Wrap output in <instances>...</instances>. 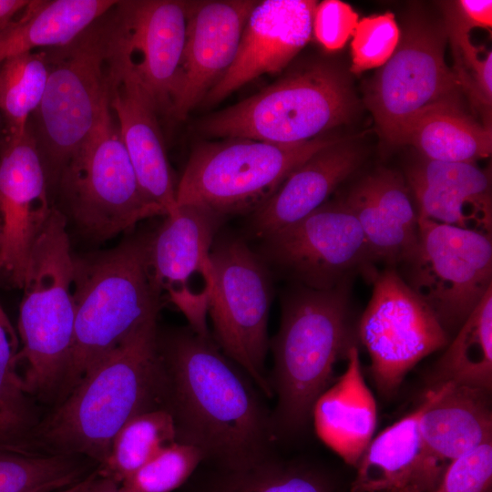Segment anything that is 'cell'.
Listing matches in <instances>:
<instances>
[{
	"instance_id": "6da1fadb",
	"label": "cell",
	"mask_w": 492,
	"mask_h": 492,
	"mask_svg": "<svg viewBox=\"0 0 492 492\" xmlns=\"http://www.w3.org/2000/svg\"><path fill=\"white\" fill-rule=\"evenodd\" d=\"M162 409L176 441L197 447L212 468L242 469L272 456V415L261 391L211 336L187 327L159 331Z\"/></svg>"
},
{
	"instance_id": "7a4b0ae2",
	"label": "cell",
	"mask_w": 492,
	"mask_h": 492,
	"mask_svg": "<svg viewBox=\"0 0 492 492\" xmlns=\"http://www.w3.org/2000/svg\"><path fill=\"white\" fill-rule=\"evenodd\" d=\"M163 368L158 319L102 357L40 423L31 450L83 456L97 466L132 417L162 408Z\"/></svg>"
},
{
	"instance_id": "3957f363",
	"label": "cell",
	"mask_w": 492,
	"mask_h": 492,
	"mask_svg": "<svg viewBox=\"0 0 492 492\" xmlns=\"http://www.w3.org/2000/svg\"><path fill=\"white\" fill-rule=\"evenodd\" d=\"M323 290L297 284L282 302L277 334L270 342V378L277 405L275 436L302 429L318 397L328 388L333 367L355 344L350 319V282Z\"/></svg>"
},
{
	"instance_id": "277c9868",
	"label": "cell",
	"mask_w": 492,
	"mask_h": 492,
	"mask_svg": "<svg viewBox=\"0 0 492 492\" xmlns=\"http://www.w3.org/2000/svg\"><path fill=\"white\" fill-rule=\"evenodd\" d=\"M149 237L138 233L108 250L74 254L75 330L61 396L133 332L158 319L161 297L149 272Z\"/></svg>"
},
{
	"instance_id": "5b68a950",
	"label": "cell",
	"mask_w": 492,
	"mask_h": 492,
	"mask_svg": "<svg viewBox=\"0 0 492 492\" xmlns=\"http://www.w3.org/2000/svg\"><path fill=\"white\" fill-rule=\"evenodd\" d=\"M74 254L67 220L53 208L31 251L17 323V370L32 397L59 395L67 374L76 319Z\"/></svg>"
},
{
	"instance_id": "8992f818",
	"label": "cell",
	"mask_w": 492,
	"mask_h": 492,
	"mask_svg": "<svg viewBox=\"0 0 492 492\" xmlns=\"http://www.w3.org/2000/svg\"><path fill=\"white\" fill-rule=\"evenodd\" d=\"M355 106L347 75L332 62L317 60L205 118L199 129L210 138L297 144L348 121Z\"/></svg>"
},
{
	"instance_id": "52a82bcc",
	"label": "cell",
	"mask_w": 492,
	"mask_h": 492,
	"mask_svg": "<svg viewBox=\"0 0 492 492\" xmlns=\"http://www.w3.org/2000/svg\"><path fill=\"white\" fill-rule=\"evenodd\" d=\"M50 71L32 127L48 183L95 128L108 101L105 15L71 43L46 49Z\"/></svg>"
},
{
	"instance_id": "ba28073f",
	"label": "cell",
	"mask_w": 492,
	"mask_h": 492,
	"mask_svg": "<svg viewBox=\"0 0 492 492\" xmlns=\"http://www.w3.org/2000/svg\"><path fill=\"white\" fill-rule=\"evenodd\" d=\"M339 138L318 137L297 144L246 138L198 145L177 189V205H199L224 217L251 214L285 179L319 150Z\"/></svg>"
},
{
	"instance_id": "9c48e42d",
	"label": "cell",
	"mask_w": 492,
	"mask_h": 492,
	"mask_svg": "<svg viewBox=\"0 0 492 492\" xmlns=\"http://www.w3.org/2000/svg\"><path fill=\"white\" fill-rule=\"evenodd\" d=\"M56 185L70 220L95 242L128 231L148 218L163 216L140 190L108 97L95 128L66 165Z\"/></svg>"
},
{
	"instance_id": "30bf717a",
	"label": "cell",
	"mask_w": 492,
	"mask_h": 492,
	"mask_svg": "<svg viewBox=\"0 0 492 492\" xmlns=\"http://www.w3.org/2000/svg\"><path fill=\"white\" fill-rule=\"evenodd\" d=\"M210 261L213 285L208 314L214 342L264 396L272 398L265 369L272 299L269 267L244 240L231 237L215 239Z\"/></svg>"
},
{
	"instance_id": "8fae6325",
	"label": "cell",
	"mask_w": 492,
	"mask_h": 492,
	"mask_svg": "<svg viewBox=\"0 0 492 492\" xmlns=\"http://www.w3.org/2000/svg\"><path fill=\"white\" fill-rule=\"evenodd\" d=\"M445 34L411 26L365 91V103L381 134L402 145L421 116L440 108H462L460 84L445 60Z\"/></svg>"
},
{
	"instance_id": "7c38bea8",
	"label": "cell",
	"mask_w": 492,
	"mask_h": 492,
	"mask_svg": "<svg viewBox=\"0 0 492 492\" xmlns=\"http://www.w3.org/2000/svg\"><path fill=\"white\" fill-rule=\"evenodd\" d=\"M402 276L447 331L492 288L491 235L418 217V242Z\"/></svg>"
},
{
	"instance_id": "4fadbf2b",
	"label": "cell",
	"mask_w": 492,
	"mask_h": 492,
	"mask_svg": "<svg viewBox=\"0 0 492 492\" xmlns=\"http://www.w3.org/2000/svg\"><path fill=\"white\" fill-rule=\"evenodd\" d=\"M189 1L126 0L105 15L107 62L169 114L186 39Z\"/></svg>"
},
{
	"instance_id": "5bb4252c",
	"label": "cell",
	"mask_w": 492,
	"mask_h": 492,
	"mask_svg": "<svg viewBox=\"0 0 492 492\" xmlns=\"http://www.w3.org/2000/svg\"><path fill=\"white\" fill-rule=\"evenodd\" d=\"M258 253L299 285L323 290L375 272L360 224L343 199L327 200L298 221L261 240Z\"/></svg>"
},
{
	"instance_id": "9a60e30c",
	"label": "cell",
	"mask_w": 492,
	"mask_h": 492,
	"mask_svg": "<svg viewBox=\"0 0 492 492\" xmlns=\"http://www.w3.org/2000/svg\"><path fill=\"white\" fill-rule=\"evenodd\" d=\"M358 335L367 349L378 391L393 395L422 359L446 346L447 331L395 268L376 271Z\"/></svg>"
},
{
	"instance_id": "2e32d148",
	"label": "cell",
	"mask_w": 492,
	"mask_h": 492,
	"mask_svg": "<svg viewBox=\"0 0 492 492\" xmlns=\"http://www.w3.org/2000/svg\"><path fill=\"white\" fill-rule=\"evenodd\" d=\"M226 217L199 205H179L149 232L148 261L159 294L185 316L196 333L210 336L207 317L212 290L210 254Z\"/></svg>"
},
{
	"instance_id": "e0dca14e",
	"label": "cell",
	"mask_w": 492,
	"mask_h": 492,
	"mask_svg": "<svg viewBox=\"0 0 492 492\" xmlns=\"http://www.w3.org/2000/svg\"><path fill=\"white\" fill-rule=\"evenodd\" d=\"M30 125L0 142V282L22 289L33 246L53 207Z\"/></svg>"
},
{
	"instance_id": "ac0fdd59",
	"label": "cell",
	"mask_w": 492,
	"mask_h": 492,
	"mask_svg": "<svg viewBox=\"0 0 492 492\" xmlns=\"http://www.w3.org/2000/svg\"><path fill=\"white\" fill-rule=\"evenodd\" d=\"M317 1H257L245 23L233 63L202 102L212 106L251 80L282 71L313 34Z\"/></svg>"
},
{
	"instance_id": "d6986e66",
	"label": "cell",
	"mask_w": 492,
	"mask_h": 492,
	"mask_svg": "<svg viewBox=\"0 0 492 492\" xmlns=\"http://www.w3.org/2000/svg\"><path fill=\"white\" fill-rule=\"evenodd\" d=\"M255 0L189 1L186 39L169 114L186 118L233 63Z\"/></svg>"
},
{
	"instance_id": "ffe728a7",
	"label": "cell",
	"mask_w": 492,
	"mask_h": 492,
	"mask_svg": "<svg viewBox=\"0 0 492 492\" xmlns=\"http://www.w3.org/2000/svg\"><path fill=\"white\" fill-rule=\"evenodd\" d=\"M108 94L140 190L166 216L178 206V182L168 159L158 112L134 78L108 67Z\"/></svg>"
},
{
	"instance_id": "44dd1931",
	"label": "cell",
	"mask_w": 492,
	"mask_h": 492,
	"mask_svg": "<svg viewBox=\"0 0 492 492\" xmlns=\"http://www.w3.org/2000/svg\"><path fill=\"white\" fill-rule=\"evenodd\" d=\"M489 394L451 383L426 392L422 401L419 430L432 486L439 483L453 461L492 442Z\"/></svg>"
},
{
	"instance_id": "7402d4cb",
	"label": "cell",
	"mask_w": 492,
	"mask_h": 492,
	"mask_svg": "<svg viewBox=\"0 0 492 492\" xmlns=\"http://www.w3.org/2000/svg\"><path fill=\"white\" fill-rule=\"evenodd\" d=\"M342 199L357 219L374 263L395 268L412 257L418 242V212L398 173L378 169Z\"/></svg>"
},
{
	"instance_id": "603a6c76",
	"label": "cell",
	"mask_w": 492,
	"mask_h": 492,
	"mask_svg": "<svg viewBox=\"0 0 492 492\" xmlns=\"http://www.w3.org/2000/svg\"><path fill=\"white\" fill-rule=\"evenodd\" d=\"M418 217L491 235L490 172L475 163L423 159L407 171Z\"/></svg>"
},
{
	"instance_id": "cb8c5ba5",
	"label": "cell",
	"mask_w": 492,
	"mask_h": 492,
	"mask_svg": "<svg viewBox=\"0 0 492 492\" xmlns=\"http://www.w3.org/2000/svg\"><path fill=\"white\" fill-rule=\"evenodd\" d=\"M362 159L361 149L343 139L319 150L296 168L273 195L250 215L248 235L261 240L304 218L329 200Z\"/></svg>"
},
{
	"instance_id": "d4e9b609",
	"label": "cell",
	"mask_w": 492,
	"mask_h": 492,
	"mask_svg": "<svg viewBox=\"0 0 492 492\" xmlns=\"http://www.w3.org/2000/svg\"><path fill=\"white\" fill-rule=\"evenodd\" d=\"M346 360L345 372L318 397L312 416L319 438L355 466L373 439L377 411L363 376L356 344L349 348Z\"/></svg>"
},
{
	"instance_id": "484cf974",
	"label": "cell",
	"mask_w": 492,
	"mask_h": 492,
	"mask_svg": "<svg viewBox=\"0 0 492 492\" xmlns=\"http://www.w3.org/2000/svg\"><path fill=\"white\" fill-rule=\"evenodd\" d=\"M422 403L383 430L363 453L351 492L415 489L423 478L426 456L420 430Z\"/></svg>"
},
{
	"instance_id": "4316f807",
	"label": "cell",
	"mask_w": 492,
	"mask_h": 492,
	"mask_svg": "<svg viewBox=\"0 0 492 492\" xmlns=\"http://www.w3.org/2000/svg\"><path fill=\"white\" fill-rule=\"evenodd\" d=\"M115 0H34L0 33V64L35 49L64 46L105 15Z\"/></svg>"
},
{
	"instance_id": "83f0119b",
	"label": "cell",
	"mask_w": 492,
	"mask_h": 492,
	"mask_svg": "<svg viewBox=\"0 0 492 492\" xmlns=\"http://www.w3.org/2000/svg\"><path fill=\"white\" fill-rule=\"evenodd\" d=\"M405 144L414 146L429 160L475 163L491 155L492 132L463 108H440L415 120L404 136Z\"/></svg>"
},
{
	"instance_id": "f1b7e54d",
	"label": "cell",
	"mask_w": 492,
	"mask_h": 492,
	"mask_svg": "<svg viewBox=\"0 0 492 492\" xmlns=\"http://www.w3.org/2000/svg\"><path fill=\"white\" fill-rule=\"evenodd\" d=\"M446 383L491 392L492 288L459 327L433 369L430 388Z\"/></svg>"
},
{
	"instance_id": "f546056e",
	"label": "cell",
	"mask_w": 492,
	"mask_h": 492,
	"mask_svg": "<svg viewBox=\"0 0 492 492\" xmlns=\"http://www.w3.org/2000/svg\"><path fill=\"white\" fill-rule=\"evenodd\" d=\"M19 349L17 333L0 303V449L31 451L41 422L18 374Z\"/></svg>"
},
{
	"instance_id": "4dcf8cb0",
	"label": "cell",
	"mask_w": 492,
	"mask_h": 492,
	"mask_svg": "<svg viewBox=\"0 0 492 492\" xmlns=\"http://www.w3.org/2000/svg\"><path fill=\"white\" fill-rule=\"evenodd\" d=\"M190 492H333L332 480L320 470L282 461L273 456L242 469L213 468Z\"/></svg>"
},
{
	"instance_id": "1f68e13d",
	"label": "cell",
	"mask_w": 492,
	"mask_h": 492,
	"mask_svg": "<svg viewBox=\"0 0 492 492\" xmlns=\"http://www.w3.org/2000/svg\"><path fill=\"white\" fill-rule=\"evenodd\" d=\"M97 466L80 455L0 449V492H56Z\"/></svg>"
},
{
	"instance_id": "d6a6232c",
	"label": "cell",
	"mask_w": 492,
	"mask_h": 492,
	"mask_svg": "<svg viewBox=\"0 0 492 492\" xmlns=\"http://www.w3.org/2000/svg\"><path fill=\"white\" fill-rule=\"evenodd\" d=\"M174 442L175 423L167 410L159 408L141 413L118 432L107 457L97 466V472L121 484Z\"/></svg>"
},
{
	"instance_id": "836d02e7",
	"label": "cell",
	"mask_w": 492,
	"mask_h": 492,
	"mask_svg": "<svg viewBox=\"0 0 492 492\" xmlns=\"http://www.w3.org/2000/svg\"><path fill=\"white\" fill-rule=\"evenodd\" d=\"M49 71L46 49L22 53L0 64V116L5 136L26 131L43 98Z\"/></svg>"
},
{
	"instance_id": "e575fe53",
	"label": "cell",
	"mask_w": 492,
	"mask_h": 492,
	"mask_svg": "<svg viewBox=\"0 0 492 492\" xmlns=\"http://www.w3.org/2000/svg\"><path fill=\"white\" fill-rule=\"evenodd\" d=\"M201 462L203 455L197 447L176 441L120 486L126 492H172L188 481Z\"/></svg>"
},
{
	"instance_id": "d590c367",
	"label": "cell",
	"mask_w": 492,
	"mask_h": 492,
	"mask_svg": "<svg viewBox=\"0 0 492 492\" xmlns=\"http://www.w3.org/2000/svg\"><path fill=\"white\" fill-rule=\"evenodd\" d=\"M448 34L453 44L456 66L454 73L465 91L477 107L490 108L492 103V53L476 46L470 30L451 15Z\"/></svg>"
},
{
	"instance_id": "8d00e7d4",
	"label": "cell",
	"mask_w": 492,
	"mask_h": 492,
	"mask_svg": "<svg viewBox=\"0 0 492 492\" xmlns=\"http://www.w3.org/2000/svg\"><path fill=\"white\" fill-rule=\"evenodd\" d=\"M352 37L351 71L359 74L384 65L395 51L401 33L395 15L385 12L359 20Z\"/></svg>"
},
{
	"instance_id": "74e56055",
	"label": "cell",
	"mask_w": 492,
	"mask_h": 492,
	"mask_svg": "<svg viewBox=\"0 0 492 492\" xmlns=\"http://www.w3.org/2000/svg\"><path fill=\"white\" fill-rule=\"evenodd\" d=\"M427 492H492V442L453 461L439 483Z\"/></svg>"
},
{
	"instance_id": "f35d334b",
	"label": "cell",
	"mask_w": 492,
	"mask_h": 492,
	"mask_svg": "<svg viewBox=\"0 0 492 492\" xmlns=\"http://www.w3.org/2000/svg\"><path fill=\"white\" fill-rule=\"evenodd\" d=\"M358 21V14L350 5L327 0L316 6L313 32L327 51H336L352 36Z\"/></svg>"
},
{
	"instance_id": "ab89813d",
	"label": "cell",
	"mask_w": 492,
	"mask_h": 492,
	"mask_svg": "<svg viewBox=\"0 0 492 492\" xmlns=\"http://www.w3.org/2000/svg\"><path fill=\"white\" fill-rule=\"evenodd\" d=\"M459 24L471 30L492 26L491 0H460L456 2V14H450Z\"/></svg>"
},
{
	"instance_id": "60d3db41",
	"label": "cell",
	"mask_w": 492,
	"mask_h": 492,
	"mask_svg": "<svg viewBox=\"0 0 492 492\" xmlns=\"http://www.w3.org/2000/svg\"><path fill=\"white\" fill-rule=\"evenodd\" d=\"M27 0H0V33L26 7Z\"/></svg>"
},
{
	"instance_id": "b9f144b4",
	"label": "cell",
	"mask_w": 492,
	"mask_h": 492,
	"mask_svg": "<svg viewBox=\"0 0 492 492\" xmlns=\"http://www.w3.org/2000/svg\"><path fill=\"white\" fill-rule=\"evenodd\" d=\"M86 492H126L119 483L97 472Z\"/></svg>"
},
{
	"instance_id": "7bdbcfd3",
	"label": "cell",
	"mask_w": 492,
	"mask_h": 492,
	"mask_svg": "<svg viewBox=\"0 0 492 492\" xmlns=\"http://www.w3.org/2000/svg\"><path fill=\"white\" fill-rule=\"evenodd\" d=\"M97 470L96 468L87 477H86L83 480L79 481L78 483L67 488H64L56 492H86L90 483L97 476Z\"/></svg>"
},
{
	"instance_id": "ee69618b",
	"label": "cell",
	"mask_w": 492,
	"mask_h": 492,
	"mask_svg": "<svg viewBox=\"0 0 492 492\" xmlns=\"http://www.w3.org/2000/svg\"><path fill=\"white\" fill-rule=\"evenodd\" d=\"M0 121H1V116H0Z\"/></svg>"
}]
</instances>
